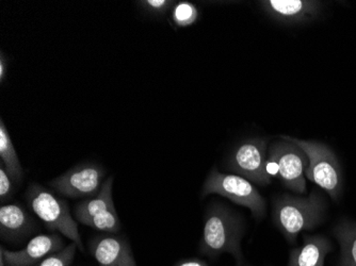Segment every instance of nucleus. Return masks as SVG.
<instances>
[{"label":"nucleus","mask_w":356,"mask_h":266,"mask_svg":"<svg viewBox=\"0 0 356 266\" xmlns=\"http://www.w3.org/2000/svg\"><path fill=\"white\" fill-rule=\"evenodd\" d=\"M8 59L3 53H0V82L3 83L5 81L6 75H7Z\"/></svg>","instance_id":"nucleus-22"},{"label":"nucleus","mask_w":356,"mask_h":266,"mask_svg":"<svg viewBox=\"0 0 356 266\" xmlns=\"http://www.w3.org/2000/svg\"><path fill=\"white\" fill-rule=\"evenodd\" d=\"M309 159L299 146L287 140L274 142L269 148L267 171L280 178L287 189L298 194L306 193L305 174Z\"/></svg>","instance_id":"nucleus-6"},{"label":"nucleus","mask_w":356,"mask_h":266,"mask_svg":"<svg viewBox=\"0 0 356 266\" xmlns=\"http://www.w3.org/2000/svg\"><path fill=\"white\" fill-rule=\"evenodd\" d=\"M242 266H243V265H242Z\"/></svg>","instance_id":"nucleus-24"},{"label":"nucleus","mask_w":356,"mask_h":266,"mask_svg":"<svg viewBox=\"0 0 356 266\" xmlns=\"http://www.w3.org/2000/svg\"><path fill=\"white\" fill-rule=\"evenodd\" d=\"M0 157L6 172L9 174L14 183L19 185L24 176L23 167L3 119L0 121Z\"/></svg>","instance_id":"nucleus-15"},{"label":"nucleus","mask_w":356,"mask_h":266,"mask_svg":"<svg viewBox=\"0 0 356 266\" xmlns=\"http://www.w3.org/2000/svg\"><path fill=\"white\" fill-rule=\"evenodd\" d=\"M333 249L322 235H303V244L290 251L288 266H325V257Z\"/></svg>","instance_id":"nucleus-14"},{"label":"nucleus","mask_w":356,"mask_h":266,"mask_svg":"<svg viewBox=\"0 0 356 266\" xmlns=\"http://www.w3.org/2000/svg\"><path fill=\"white\" fill-rule=\"evenodd\" d=\"M64 248L63 240L58 233L39 235L30 240L21 251H8L3 246L0 253L7 266H35L48 256L58 253Z\"/></svg>","instance_id":"nucleus-11"},{"label":"nucleus","mask_w":356,"mask_h":266,"mask_svg":"<svg viewBox=\"0 0 356 266\" xmlns=\"http://www.w3.org/2000/svg\"><path fill=\"white\" fill-rule=\"evenodd\" d=\"M38 229L35 217L21 203H8L0 208V235L10 243H19Z\"/></svg>","instance_id":"nucleus-13"},{"label":"nucleus","mask_w":356,"mask_h":266,"mask_svg":"<svg viewBox=\"0 0 356 266\" xmlns=\"http://www.w3.org/2000/svg\"><path fill=\"white\" fill-rule=\"evenodd\" d=\"M112 187L113 177H109L99 193L76 206L74 213L79 223L102 233H118L121 230V222L112 197Z\"/></svg>","instance_id":"nucleus-7"},{"label":"nucleus","mask_w":356,"mask_h":266,"mask_svg":"<svg viewBox=\"0 0 356 266\" xmlns=\"http://www.w3.org/2000/svg\"><path fill=\"white\" fill-rule=\"evenodd\" d=\"M259 3L271 19L286 25L309 23L321 9V3L313 0H265Z\"/></svg>","instance_id":"nucleus-12"},{"label":"nucleus","mask_w":356,"mask_h":266,"mask_svg":"<svg viewBox=\"0 0 356 266\" xmlns=\"http://www.w3.org/2000/svg\"><path fill=\"white\" fill-rule=\"evenodd\" d=\"M211 194L229 198L236 205L248 208L256 219L265 217L267 209L265 198L252 185L251 181L241 176L221 173L217 167H213L206 178L202 190L203 197Z\"/></svg>","instance_id":"nucleus-5"},{"label":"nucleus","mask_w":356,"mask_h":266,"mask_svg":"<svg viewBox=\"0 0 356 266\" xmlns=\"http://www.w3.org/2000/svg\"><path fill=\"white\" fill-rule=\"evenodd\" d=\"M174 266H209L207 262L204 261L200 258H189V259H183L178 261Z\"/></svg>","instance_id":"nucleus-21"},{"label":"nucleus","mask_w":356,"mask_h":266,"mask_svg":"<svg viewBox=\"0 0 356 266\" xmlns=\"http://www.w3.org/2000/svg\"><path fill=\"white\" fill-rule=\"evenodd\" d=\"M281 139L293 142L307 156L309 166L305 176L320 189L327 192L333 201H338L343 192V174L341 164L331 148L315 141L296 139L282 135Z\"/></svg>","instance_id":"nucleus-4"},{"label":"nucleus","mask_w":356,"mask_h":266,"mask_svg":"<svg viewBox=\"0 0 356 266\" xmlns=\"http://www.w3.org/2000/svg\"><path fill=\"white\" fill-rule=\"evenodd\" d=\"M105 169L101 164L83 162L51 180L49 185L65 197L86 199L99 193L105 182Z\"/></svg>","instance_id":"nucleus-9"},{"label":"nucleus","mask_w":356,"mask_h":266,"mask_svg":"<svg viewBox=\"0 0 356 266\" xmlns=\"http://www.w3.org/2000/svg\"><path fill=\"white\" fill-rule=\"evenodd\" d=\"M77 248L75 243H71L67 247H64L62 251L48 256L43 261L35 266H70L75 259Z\"/></svg>","instance_id":"nucleus-18"},{"label":"nucleus","mask_w":356,"mask_h":266,"mask_svg":"<svg viewBox=\"0 0 356 266\" xmlns=\"http://www.w3.org/2000/svg\"><path fill=\"white\" fill-rule=\"evenodd\" d=\"M199 19V10L189 1H181L174 6L172 19L177 27H189L197 23Z\"/></svg>","instance_id":"nucleus-17"},{"label":"nucleus","mask_w":356,"mask_h":266,"mask_svg":"<svg viewBox=\"0 0 356 266\" xmlns=\"http://www.w3.org/2000/svg\"><path fill=\"white\" fill-rule=\"evenodd\" d=\"M28 208L45 224L51 231H58L65 235L83 251V244L75 219L70 211L69 203L57 197L53 192L32 182L25 194Z\"/></svg>","instance_id":"nucleus-3"},{"label":"nucleus","mask_w":356,"mask_h":266,"mask_svg":"<svg viewBox=\"0 0 356 266\" xmlns=\"http://www.w3.org/2000/svg\"><path fill=\"white\" fill-rule=\"evenodd\" d=\"M341 245V263L339 266H356V223L345 221L337 224L333 230Z\"/></svg>","instance_id":"nucleus-16"},{"label":"nucleus","mask_w":356,"mask_h":266,"mask_svg":"<svg viewBox=\"0 0 356 266\" xmlns=\"http://www.w3.org/2000/svg\"><path fill=\"white\" fill-rule=\"evenodd\" d=\"M13 180L6 172L3 164L0 165V199L1 203L10 201L14 194Z\"/></svg>","instance_id":"nucleus-20"},{"label":"nucleus","mask_w":356,"mask_h":266,"mask_svg":"<svg viewBox=\"0 0 356 266\" xmlns=\"http://www.w3.org/2000/svg\"><path fill=\"white\" fill-rule=\"evenodd\" d=\"M89 251L99 266H137L131 244L119 233H102L90 240Z\"/></svg>","instance_id":"nucleus-10"},{"label":"nucleus","mask_w":356,"mask_h":266,"mask_svg":"<svg viewBox=\"0 0 356 266\" xmlns=\"http://www.w3.org/2000/svg\"><path fill=\"white\" fill-rule=\"evenodd\" d=\"M325 198L318 192L307 197L284 194L275 198L273 205V223L290 244L298 235L317 227L325 216Z\"/></svg>","instance_id":"nucleus-2"},{"label":"nucleus","mask_w":356,"mask_h":266,"mask_svg":"<svg viewBox=\"0 0 356 266\" xmlns=\"http://www.w3.org/2000/svg\"><path fill=\"white\" fill-rule=\"evenodd\" d=\"M226 169L258 185L271 183L267 171V140L254 138L240 142L226 163Z\"/></svg>","instance_id":"nucleus-8"},{"label":"nucleus","mask_w":356,"mask_h":266,"mask_svg":"<svg viewBox=\"0 0 356 266\" xmlns=\"http://www.w3.org/2000/svg\"><path fill=\"white\" fill-rule=\"evenodd\" d=\"M140 6L152 15L163 16L169 11L174 1L169 0H144L140 1Z\"/></svg>","instance_id":"nucleus-19"},{"label":"nucleus","mask_w":356,"mask_h":266,"mask_svg":"<svg viewBox=\"0 0 356 266\" xmlns=\"http://www.w3.org/2000/svg\"><path fill=\"white\" fill-rule=\"evenodd\" d=\"M0 266H7L6 265L5 260H3V256L0 253Z\"/></svg>","instance_id":"nucleus-23"},{"label":"nucleus","mask_w":356,"mask_h":266,"mask_svg":"<svg viewBox=\"0 0 356 266\" xmlns=\"http://www.w3.org/2000/svg\"><path fill=\"white\" fill-rule=\"evenodd\" d=\"M243 235L245 222L241 216L224 203L215 201L208 206L204 216L200 253L210 259H216L222 253H229L236 260L237 266H242L241 241Z\"/></svg>","instance_id":"nucleus-1"}]
</instances>
